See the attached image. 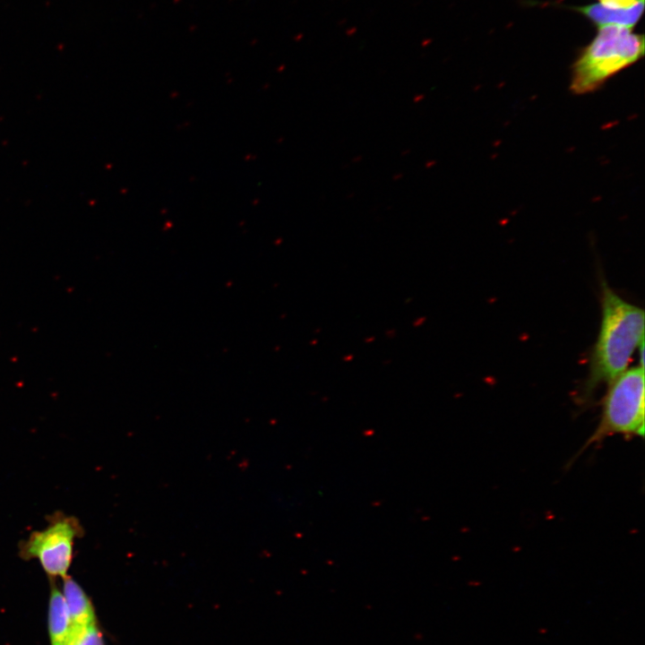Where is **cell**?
I'll use <instances>...</instances> for the list:
<instances>
[{
    "mask_svg": "<svg viewBox=\"0 0 645 645\" xmlns=\"http://www.w3.org/2000/svg\"><path fill=\"white\" fill-rule=\"evenodd\" d=\"M69 645H105V641L97 624L76 628Z\"/></svg>",
    "mask_w": 645,
    "mask_h": 645,
    "instance_id": "ba28073f",
    "label": "cell"
},
{
    "mask_svg": "<svg viewBox=\"0 0 645 645\" xmlns=\"http://www.w3.org/2000/svg\"><path fill=\"white\" fill-rule=\"evenodd\" d=\"M643 56V35L621 26L599 27L596 37L572 64L570 90L574 95L597 91Z\"/></svg>",
    "mask_w": 645,
    "mask_h": 645,
    "instance_id": "7a4b0ae2",
    "label": "cell"
},
{
    "mask_svg": "<svg viewBox=\"0 0 645 645\" xmlns=\"http://www.w3.org/2000/svg\"><path fill=\"white\" fill-rule=\"evenodd\" d=\"M644 342V312L602 284L601 323L589 360L583 397L623 374L634 350Z\"/></svg>",
    "mask_w": 645,
    "mask_h": 645,
    "instance_id": "6da1fadb",
    "label": "cell"
},
{
    "mask_svg": "<svg viewBox=\"0 0 645 645\" xmlns=\"http://www.w3.org/2000/svg\"><path fill=\"white\" fill-rule=\"evenodd\" d=\"M615 434L644 436V369L641 365L626 369L609 384L598 425L580 451Z\"/></svg>",
    "mask_w": 645,
    "mask_h": 645,
    "instance_id": "3957f363",
    "label": "cell"
},
{
    "mask_svg": "<svg viewBox=\"0 0 645 645\" xmlns=\"http://www.w3.org/2000/svg\"><path fill=\"white\" fill-rule=\"evenodd\" d=\"M642 0H599V4L610 8H628Z\"/></svg>",
    "mask_w": 645,
    "mask_h": 645,
    "instance_id": "9c48e42d",
    "label": "cell"
},
{
    "mask_svg": "<svg viewBox=\"0 0 645 645\" xmlns=\"http://www.w3.org/2000/svg\"><path fill=\"white\" fill-rule=\"evenodd\" d=\"M62 581L61 591L75 627L97 624L93 604L82 586L70 575Z\"/></svg>",
    "mask_w": 645,
    "mask_h": 645,
    "instance_id": "52a82bcc",
    "label": "cell"
},
{
    "mask_svg": "<svg viewBox=\"0 0 645 645\" xmlns=\"http://www.w3.org/2000/svg\"><path fill=\"white\" fill-rule=\"evenodd\" d=\"M83 534L79 520L63 512H55L41 529L32 531L19 545L22 560L36 559L49 580L64 579L72 565L76 539Z\"/></svg>",
    "mask_w": 645,
    "mask_h": 645,
    "instance_id": "277c9868",
    "label": "cell"
},
{
    "mask_svg": "<svg viewBox=\"0 0 645 645\" xmlns=\"http://www.w3.org/2000/svg\"><path fill=\"white\" fill-rule=\"evenodd\" d=\"M75 630L61 589L56 586V581H51L47 607L50 645H69Z\"/></svg>",
    "mask_w": 645,
    "mask_h": 645,
    "instance_id": "5b68a950",
    "label": "cell"
},
{
    "mask_svg": "<svg viewBox=\"0 0 645 645\" xmlns=\"http://www.w3.org/2000/svg\"><path fill=\"white\" fill-rule=\"evenodd\" d=\"M644 0L628 8H610L601 4H592L576 10L598 27L615 25L632 30L641 19Z\"/></svg>",
    "mask_w": 645,
    "mask_h": 645,
    "instance_id": "8992f818",
    "label": "cell"
}]
</instances>
